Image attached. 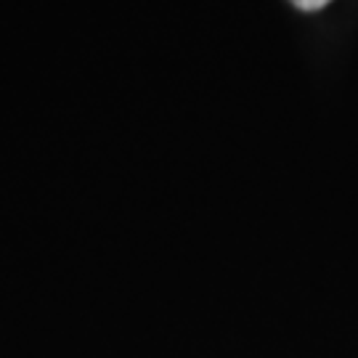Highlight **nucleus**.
Masks as SVG:
<instances>
[{"label": "nucleus", "mask_w": 358, "mask_h": 358, "mask_svg": "<svg viewBox=\"0 0 358 358\" xmlns=\"http://www.w3.org/2000/svg\"><path fill=\"white\" fill-rule=\"evenodd\" d=\"M294 8H300V11H319V8H324L329 0H289Z\"/></svg>", "instance_id": "f257e3e1"}]
</instances>
